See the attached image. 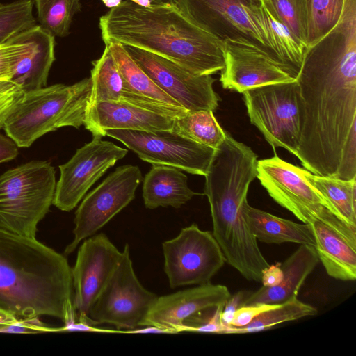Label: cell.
Segmentation results:
<instances>
[{"label":"cell","mask_w":356,"mask_h":356,"mask_svg":"<svg viewBox=\"0 0 356 356\" xmlns=\"http://www.w3.org/2000/svg\"><path fill=\"white\" fill-rule=\"evenodd\" d=\"M174 3L220 42L256 49L289 74L264 17L262 0H175Z\"/></svg>","instance_id":"5b68a950"},{"label":"cell","mask_w":356,"mask_h":356,"mask_svg":"<svg viewBox=\"0 0 356 356\" xmlns=\"http://www.w3.org/2000/svg\"><path fill=\"white\" fill-rule=\"evenodd\" d=\"M104 4L108 8H114L118 6L122 1V0H102Z\"/></svg>","instance_id":"b9f144b4"},{"label":"cell","mask_w":356,"mask_h":356,"mask_svg":"<svg viewBox=\"0 0 356 356\" xmlns=\"http://www.w3.org/2000/svg\"><path fill=\"white\" fill-rule=\"evenodd\" d=\"M33 0L0 3V44L36 25Z\"/></svg>","instance_id":"1f68e13d"},{"label":"cell","mask_w":356,"mask_h":356,"mask_svg":"<svg viewBox=\"0 0 356 356\" xmlns=\"http://www.w3.org/2000/svg\"><path fill=\"white\" fill-rule=\"evenodd\" d=\"M175 118L127 102H98L86 108L83 125L102 138L109 129L171 130Z\"/></svg>","instance_id":"ac0fdd59"},{"label":"cell","mask_w":356,"mask_h":356,"mask_svg":"<svg viewBox=\"0 0 356 356\" xmlns=\"http://www.w3.org/2000/svg\"><path fill=\"white\" fill-rule=\"evenodd\" d=\"M122 255V251L104 233L95 234L83 240L72 268L73 307L77 321L90 324V309Z\"/></svg>","instance_id":"9a60e30c"},{"label":"cell","mask_w":356,"mask_h":356,"mask_svg":"<svg viewBox=\"0 0 356 356\" xmlns=\"http://www.w3.org/2000/svg\"><path fill=\"white\" fill-rule=\"evenodd\" d=\"M0 310L18 320L76 319L67 258L36 238L0 229Z\"/></svg>","instance_id":"3957f363"},{"label":"cell","mask_w":356,"mask_h":356,"mask_svg":"<svg viewBox=\"0 0 356 356\" xmlns=\"http://www.w3.org/2000/svg\"><path fill=\"white\" fill-rule=\"evenodd\" d=\"M300 138L296 157L314 175L334 177L356 132V45L327 35L307 47L296 79Z\"/></svg>","instance_id":"6da1fadb"},{"label":"cell","mask_w":356,"mask_h":356,"mask_svg":"<svg viewBox=\"0 0 356 356\" xmlns=\"http://www.w3.org/2000/svg\"><path fill=\"white\" fill-rule=\"evenodd\" d=\"M245 218L252 233L257 241L266 243H295L316 246L312 227L309 223H297L254 208L246 203Z\"/></svg>","instance_id":"cb8c5ba5"},{"label":"cell","mask_w":356,"mask_h":356,"mask_svg":"<svg viewBox=\"0 0 356 356\" xmlns=\"http://www.w3.org/2000/svg\"><path fill=\"white\" fill-rule=\"evenodd\" d=\"M280 304L256 303L243 305L235 312L231 326L243 327L264 312L277 307Z\"/></svg>","instance_id":"d590c367"},{"label":"cell","mask_w":356,"mask_h":356,"mask_svg":"<svg viewBox=\"0 0 356 356\" xmlns=\"http://www.w3.org/2000/svg\"><path fill=\"white\" fill-rule=\"evenodd\" d=\"M307 48V11L305 0H262Z\"/></svg>","instance_id":"d6a6232c"},{"label":"cell","mask_w":356,"mask_h":356,"mask_svg":"<svg viewBox=\"0 0 356 356\" xmlns=\"http://www.w3.org/2000/svg\"><path fill=\"white\" fill-rule=\"evenodd\" d=\"M134 3H136L139 6H141L143 7H149L152 5V0H129Z\"/></svg>","instance_id":"7bdbcfd3"},{"label":"cell","mask_w":356,"mask_h":356,"mask_svg":"<svg viewBox=\"0 0 356 356\" xmlns=\"http://www.w3.org/2000/svg\"><path fill=\"white\" fill-rule=\"evenodd\" d=\"M307 170L275 154L257 161V177L269 195L298 219L309 223L318 219L356 242V227L341 219L334 209L306 177Z\"/></svg>","instance_id":"52a82bcc"},{"label":"cell","mask_w":356,"mask_h":356,"mask_svg":"<svg viewBox=\"0 0 356 356\" xmlns=\"http://www.w3.org/2000/svg\"><path fill=\"white\" fill-rule=\"evenodd\" d=\"M223 44L225 66L220 81L225 89L243 93L253 88L295 80L256 49L231 42Z\"/></svg>","instance_id":"e0dca14e"},{"label":"cell","mask_w":356,"mask_h":356,"mask_svg":"<svg viewBox=\"0 0 356 356\" xmlns=\"http://www.w3.org/2000/svg\"><path fill=\"white\" fill-rule=\"evenodd\" d=\"M306 177L330 203L341 219L356 227V177L344 180L314 175L309 170Z\"/></svg>","instance_id":"484cf974"},{"label":"cell","mask_w":356,"mask_h":356,"mask_svg":"<svg viewBox=\"0 0 356 356\" xmlns=\"http://www.w3.org/2000/svg\"><path fill=\"white\" fill-rule=\"evenodd\" d=\"M307 11V47L327 34L340 20L345 0H305Z\"/></svg>","instance_id":"f546056e"},{"label":"cell","mask_w":356,"mask_h":356,"mask_svg":"<svg viewBox=\"0 0 356 356\" xmlns=\"http://www.w3.org/2000/svg\"><path fill=\"white\" fill-rule=\"evenodd\" d=\"M157 298L138 279L127 243L120 262L90 309L89 323L111 325L129 333L141 327Z\"/></svg>","instance_id":"ba28073f"},{"label":"cell","mask_w":356,"mask_h":356,"mask_svg":"<svg viewBox=\"0 0 356 356\" xmlns=\"http://www.w3.org/2000/svg\"><path fill=\"white\" fill-rule=\"evenodd\" d=\"M16 37L28 43L29 50L18 63L10 79L25 92L46 86L55 60V36L36 24Z\"/></svg>","instance_id":"ffe728a7"},{"label":"cell","mask_w":356,"mask_h":356,"mask_svg":"<svg viewBox=\"0 0 356 356\" xmlns=\"http://www.w3.org/2000/svg\"><path fill=\"white\" fill-rule=\"evenodd\" d=\"M318 257L327 273L343 281L356 279V242L318 219L309 222Z\"/></svg>","instance_id":"7402d4cb"},{"label":"cell","mask_w":356,"mask_h":356,"mask_svg":"<svg viewBox=\"0 0 356 356\" xmlns=\"http://www.w3.org/2000/svg\"><path fill=\"white\" fill-rule=\"evenodd\" d=\"M230 296L226 286L208 283L158 296L141 327H158L168 334L184 332V324L187 320L225 305Z\"/></svg>","instance_id":"2e32d148"},{"label":"cell","mask_w":356,"mask_h":356,"mask_svg":"<svg viewBox=\"0 0 356 356\" xmlns=\"http://www.w3.org/2000/svg\"><path fill=\"white\" fill-rule=\"evenodd\" d=\"M243 94L251 123L274 150L282 147L296 156L300 138L296 80L253 88Z\"/></svg>","instance_id":"9c48e42d"},{"label":"cell","mask_w":356,"mask_h":356,"mask_svg":"<svg viewBox=\"0 0 356 356\" xmlns=\"http://www.w3.org/2000/svg\"><path fill=\"white\" fill-rule=\"evenodd\" d=\"M262 10L289 74L296 79L302 65L306 47L263 1Z\"/></svg>","instance_id":"f1b7e54d"},{"label":"cell","mask_w":356,"mask_h":356,"mask_svg":"<svg viewBox=\"0 0 356 356\" xmlns=\"http://www.w3.org/2000/svg\"><path fill=\"white\" fill-rule=\"evenodd\" d=\"M92 64L87 107L98 102H122L127 92L124 81L107 46Z\"/></svg>","instance_id":"d4e9b609"},{"label":"cell","mask_w":356,"mask_h":356,"mask_svg":"<svg viewBox=\"0 0 356 356\" xmlns=\"http://www.w3.org/2000/svg\"><path fill=\"white\" fill-rule=\"evenodd\" d=\"M164 271L172 289L210 283L225 259L212 232L193 223L162 244Z\"/></svg>","instance_id":"30bf717a"},{"label":"cell","mask_w":356,"mask_h":356,"mask_svg":"<svg viewBox=\"0 0 356 356\" xmlns=\"http://www.w3.org/2000/svg\"><path fill=\"white\" fill-rule=\"evenodd\" d=\"M105 136L120 141L141 160L152 165L172 166L204 177L216 151L172 129L156 131L109 129Z\"/></svg>","instance_id":"8fae6325"},{"label":"cell","mask_w":356,"mask_h":356,"mask_svg":"<svg viewBox=\"0 0 356 356\" xmlns=\"http://www.w3.org/2000/svg\"><path fill=\"white\" fill-rule=\"evenodd\" d=\"M142 179L138 166H120L85 195L75 212L73 240L64 254L72 253L82 241L96 234L125 208L134 199Z\"/></svg>","instance_id":"7c38bea8"},{"label":"cell","mask_w":356,"mask_h":356,"mask_svg":"<svg viewBox=\"0 0 356 356\" xmlns=\"http://www.w3.org/2000/svg\"><path fill=\"white\" fill-rule=\"evenodd\" d=\"M152 5L174 3L175 0H152Z\"/></svg>","instance_id":"ee69618b"},{"label":"cell","mask_w":356,"mask_h":356,"mask_svg":"<svg viewBox=\"0 0 356 356\" xmlns=\"http://www.w3.org/2000/svg\"><path fill=\"white\" fill-rule=\"evenodd\" d=\"M124 47L154 83L187 111H214L218 108L220 98L211 75H197L156 54L129 45Z\"/></svg>","instance_id":"4fadbf2b"},{"label":"cell","mask_w":356,"mask_h":356,"mask_svg":"<svg viewBox=\"0 0 356 356\" xmlns=\"http://www.w3.org/2000/svg\"><path fill=\"white\" fill-rule=\"evenodd\" d=\"M18 152L17 144L10 137L0 133V163L14 159Z\"/></svg>","instance_id":"f35d334b"},{"label":"cell","mask_w":356,"mask_h":356,"mask_svg":"<svg viewBox=\"0 0 356 356\" xmlns=\"http://www.w3.org/2000/svg\"><path fill=\"white\" fill-rule=\"evenodd\" d=\"M281 263L269 265L261 273V282L263 286L271 287L278 285L282 280L283 272L280 267Z\"/></svg>","instance_id":"74e56055"},{"label":"cell","mask_w":356,"mask_h":356,"mask_svg":"<svg viewBox=\"0 0 356 356\" xmlns=\"http://www.w3.org/2000/svg\"><path fill=\"white\" fill-rule=\"evenodd\" d=\"M99 26L104 44L113 41L143 49L197 75H211L225 66L223 42L175 3L143 7L125 0L100 17Z\"/></svg>","instance_id":"7a4b0ae2"},{"label":"cell","mask_w":356,"mask_h":356,"mask_svg":"<svg viewBox=\"0 0 356 356\" xmlns=\"http://www.w3.org/2000/svg\"><path fill=\"white\" fill-rule=\"evenodd\" d=\"M38 20L42 29L54 36L70 33L73 17L81 10V0H34Z\"/></svg>","instance_id":"4dcf8cb0"},{"label":"cell","mask_w":356,"mask_h":356,"mask_svg":"<svg viewBox=\"0 0 356 356\" xmlns=\"http://www.w3.org/2000/svg\"><path fill=\"white\" fill-rule=\"evenodd\" d=\"M29 50L28 43L16 36L0 44V79H11L18 63Z\"/></svg>","instance_id":"836d02e7"},{"label":"cell","mask_w":356,"mask_h":356,"mask_svg":"<svg viewBox=\"0 0 356 356\" xmlns=\"http://www.w3.org/2000/svg\"><path fill=\"white\" fill-rule=\"evenodd\" d=\"M172 130L215 149L221 145L226 135L216 119L213 111L205 109L188 111L175 118Z\"/></svg>","instance_id":"4316f807"},{"label":"cell","mask_w":356,"mask_h":356,"mask_svg":"<svg viewBox=\"0 0 356 356\" xmlns=\"http://www.w3.org/2000/svg\"><path fill=\"white\" fill-rule=\"evenodd\" d=\"M144 328H136L135 330H133L129 333H138V334H149V333H165L168 334V332L160 327H155V326H145Z\"/></svg>","instance_id":"ab89813d"},{"label":"cell","mask_w":356,"mask_h":356,"mask_svg":"<svg viewBox=\"0 0 356 356\" xmlns=\"http://www.w3.org/2000/svg\"><path fill=\"white\" fill-rule=\"evenodd\" d=\"M318 313L313 306L299 300L297 297L264 312L243 327H225L222 334H246L269 330L276 325L314 316Z\"/></svg>","instance_id":"83f0119b"},{"label":"cell","mask_w":356,"mask_h":356,"mask_svg":"<svg viewBox=\"0 0 356 356\" xmlns=\"http://www.w3.org/2000/svg\"><path fill=\"white\" fill-rule=\"evenodd\" d=\"M127 152L100 136H93L67 163L59 165L53 204L63 211L74 209L91 186Z\"/></svg>","instance_id":"5bb4252c"},{"label":"cell","mask_w":356,"mask_h":356,"mask_svg":"<svg viewBox=\"0 0 356 356\" xmlns=\"http://www.w3.org/2000/svg\"><path fill=\"white\" fill-rule=\"evenodd\" d=\"M319 261L315 247L300 245L280 267L283 272L282 282L277 286H262L251 293L244 305L256 303L281 304L297 295L309 275L314 270Z\"/></svg>","instance_id":"44dd1931"},{"label":"cell","mask_w":356,"mask_h":356,"mask_svg":"<svg viewBox=\"0 0 356 356\" xmlns=\"http://www.w3.org/2000/svg\"><path fill=\"white\" fill-rule=\"evenodd\" d=\"M25 92L10 79H0V129L22 100Z\"/></svg>","instance_id":"e575fe53"},{"label":"cell","mask_w":356,"mask_h":356,"mask_svg":"<svg viewBox=\"0 0 356 356\" xmlns=\"http://www.w3.org/2000/svg\"><path fill=\"white\" fill-rule=\"evenodd\" d=\"M197 194L188 187L187 176L172 166L153 165L143 179V198L149 209H178Z\"/></svg>","instance_id":"603a6c76"},{"label":"cell","mask_w":356,"mask_h":356,"mask_svg":"<svg viewBox=\"0 0 356 356\" xmlns=\"http://www.w3.org/2000/svg\"><path fill=\"white\" fill-rule=\"evenodd\" d=\"M122 76L129 102L166 115L177 118L188 111L159 88L118 42L105 44Z\"/></svg>","instance_id":"d6986e66"},{"label":"cell","mask_w":356,"mask_h":356,"mask_svg":"<svg viewBox=\"0 0 356 356\" xmlns=\"http://www.w3.org/2000/svg\"><path fill=\"white\" fill-rule=\"evenodd\" d=\"M17 320L18 319L13 315L4 311L0 310V325L13 323Z\"/></svg>","instance_id":"60d3db41"},{"label":"cell","mask_w":356,"mask_h":356,"mask_svg":"<svg viewBox=\"0 0 356 356\" xmlns=\"http://www.w3.org/2000/svg\"><path fill=\"white\" fill-rule=\"evenodd\" d=\"M250 293L251 292L249 291H239L234 295L230 296L221 313V321L225 327L231 325L236 311L244 305L245 301Z\"/></svg>","instance_id":"8d00e7d4"},{"label":"cell","mask_w":356,"mask_h":356,"mask_svg":"<svg viewBox=\"0 0 356 356\" xmlns=\"http://www.w3.org/2000/svg\"><path fill=\"white\" fill-rule=\"evenodd\" d=\"M56 172L50 163L31 161L0 175V229L35 238L53 204Z\"/></svg>","instance_id":"8992f818"},{"label":"cell","mask_w":356,"mask_h":356,"mask_svg":"<svg viewBox=\"0 0 356 356\" xmlns=\"http://www.w3.org/2000/svg\"><path fill=\"white\" fill-rule=\"evenodd\" d=\"M90 79L72 85L58 83L25 92L3 129L18 147H29L45 134L83 125Z\"/></svg>","instance_id":"277c9868"}]
</instances>
